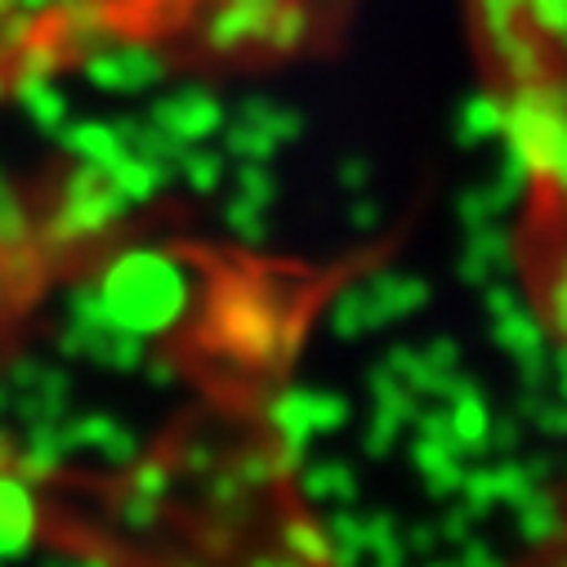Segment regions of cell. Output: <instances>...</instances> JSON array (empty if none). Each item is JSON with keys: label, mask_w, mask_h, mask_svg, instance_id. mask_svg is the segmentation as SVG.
<instances>
[{"label": "cell", "mask_w": 567, "mask_h": 567, "mask_svg": "<svg viewBox=\"0 0 567 567\" xmlns=\"http://www.w3.org/2000/svg\"><path fill=\"white\" fill-rule=\"evenodd\" d=\"M487 23H536L545 41L549 72L523 68L536 76H518L509 103L496 107L514 130L536 197V291L545 318L567 336V19L487 10Z\"/></svg>", "instance_id": "1"}, {"label": "cell", "mask_w": 567, "mask_h": 567, "mask_svg": "<svg viewBox=\"0 0 567 567\" xmlns=\"http://www.w3.org/2000/svg\"><path fill=\"white\" fill-rule=\"evenodd\" d=\"M153 121H157L162 130H171L175 138H184V144H197V138H206V134H215V130H219L224 112H219V103H215L210 94L188 90V94H175V99L157 103Z\"/></svg>", "instance_id": "2"}, {"label": "cell", "mask_w": 567, "mask_h": 567, "mask_svg": "<svg viewBox=\"0 0 567 567\" xmlns=\"http://www.w3.org/2000/svg\"><path fill=\"white\" fill-rule=\"evenodd\" d=\"M90 76L99 81V85H107V90H138V85H148V81H157L162 76V68H157V59H148V54H107V59H94V68H90Z\"/></svg>", "instance_id": "3"}, {"label": "cell", "mask_w": 567, "mask_h": 567, "mask_svg": "<svg viewBox=\"0 0 567 567\" xmlns=\"http://www.w3.org/2000/svg\"><path fill=\"white\" fill-rule=\"evenodd\" d=\"M228 153H233V157H241V162H268V157L277 153V138H272L264 125H255V121L237 116V121H233V130H228Z\"/></svg>", "instance_id": "4"}, {"label": "cell", "mask_w": 567, "mask_h": 567, "mask_svg": "<svg viewBox=\"0 0 567 567\" xmlns=\"http://www.w3.org/2000/svg\"><path fill=\"white\" fill-rule=\"evenodd\" d=\"M179 166H184V175H188V184H193L197 193H210V188L224 179V166H219L215 153H184Z\"/></svg>", "instance_id": "5"}, {"label": "cell", "mask_w": 567, "mask_h": 567, "mask_svg": "<svg viewBox=\"0 0 567 567\" xmlns=\"http://www.w3.org/2000/svg\"><path fill=\"white\" fill-rule=\"evenodd\" d=\"M264 210H268L264 202L237 197V202H233V210H228V228H233V233H241V237H255V241H259V237H264Z\"/></svg>", "instance_id": "6"}, {"label": "cell", "mask_w": 567, "mask_h": 567, "mask_svg": "<svg viewBox=\"0 0 567 567\" xmlns=\"http://www.w3.org/2000/svg\"><path fill=\"white\" fill-rule=\"evenodd\" d=\"M237 184H241V197H250V202L272 206V197H277V179L264 171V162H259V166H255V162H246V166H241V175H237Z\"/></svg>", "instance_id": "7"}, {"label": "cell", "mask_w": 567, "mask_h": 567, "mask_svg": "<svg viewBox=\"0 0 567 567\" xmlns=\"http://www.w3.org/2000/svg\"><path fill=\"white\" fill-rule=\"evenodd\" d=\"M23 99H28L32 116H37V121H45L50 130L63 121V99H59L54 90H37V85H28V90H23Z\"/></svg>", "instance_id": "8"}]
</instances>
